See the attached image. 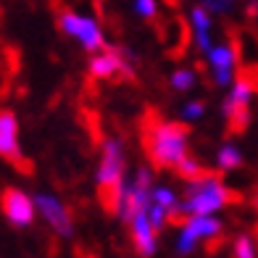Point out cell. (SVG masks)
Masks as SVG:
<instances>
[{"label":"cell","instance_id":"obj_25","mask_svg":"<svg viewBox=\"0 0 258 258\" xmlns=\"http://www.w3.org/2000/svg\"><path fill=\"white\" fill-rule=\"evenodd\" d=\"M255 206H258V198H255Z\"/></svg>","mask_w":258,"mask_h":258},{"label":"cell","instance_id":"obj_20","mask_svg":"<svg viewBox=\"0 0 258 258\" xmlns=\"http://www.w3.org/2000/svg\"><path fill=\"white\" fill-rule=\"evenodd\" d=\"M206 111H208L206 103L198 100V98H192V100H187L182 108H179V121L190 126V124H195V121H201L203 116H206Z\"/></svg>","mask_w":258,"mask_h":258},{"label":"cell","instance_id":"obj_19","mask_svg":"<svg viewBox=\"0 0 258 258\" xmlns=\"http://www.w3.org/2000/svg\"><path fill=\"white\" fill-rule=\"evenodd\" d=\"M174 171H177V174H179V177H182L184 182L201 179L203 174H208V171H206V166H203V163L198 161L195 156H187V158H182V161L177 163V169H174Z\"/></svg>","mask_w":258,"mask_h":258},{"label":"cell","instance_id":"obj_16","mask_svg":"<svg viewBox=\"0 0 258 258\" xmlns=\"http://www.w3.org/2000/svg\"><path fill=\"white\" fill-rule=\"evenodd\" d=\"M179 201H182V195H177V190H171L169 184H156L153 187V203L161 206V208H166V211H171L174 219H177Z\"/></svg>","mask_w":258,"mask_h":258},{"label":"cell","instance_id":"obj_7","mask_svg":"<svg viewBox=\"0 0 258 258\" xmlns=\"http://www.w3.org/2000/svg\"><path fill=\"white\" fill-rule=\"evenodd\" d=\"M153 177H150L148 166H140L132 177L126 179V190H124V203L119 211V219L124 224H129L137 214H148L150 203H153Z\"/></svg>","mask_w":258,"mask_h":258},{"label":"cell","instance_id":"obj_9","mask_svg":"<svg viewBox=\"0 0 258 258\" xmlns=\"http://www.w3.org/2000/svg\"><path fill=\"white\" fill-rule=\"evenodd\" d=\"M34 206H37V216L45 219V224L58 237H63V240L74 237V216L55 192H34Z\"/></svg>","mask_w":258,"mask_h":258},{"label":"cell","instance_id":"obj_22","mask_svg":"<svg viewBox=\"0 0 258 258\" xmlns=\"http://www.w3.org/2000/svg\"><path fill=\"white\" fill-rule=\"evenodd\" d=\"M132 14L143 21H153L158 16V0H132Z\"/></svg>","mask_w":258,"mask_h":258},{"label":"cell","instance_id":"obj_13","mask_svg":"<svg viewBox=\"0 0 258 258\" xmlns=\"http://www.w3.org/2000/svg\"><path fill=\"white\" fill-rule=\"evenodd\" d=\"M129 237H132V248L140 258H153L158 250V229L150 224L148 214H137L129 221Z\"/></svg>","mask_w":258,"mask_h":258},{"label":"cell","instance_id":"obj_18","mask_svg":"<svg viewBox=\"0 0 258 258\" xmlns=\"http://www.w3.org/2000/svg\"><path fill=\"white\" fill-rule=\"evenodd\" d=\"M232 258H258V245L253 240V234L242 232L232 242Z\"/></svg>","mask_w":258,"mask_h":258},{"label":"cell","instance_id":"obj_10","mask_svg":"<svg viewBox=\"0 0 258 258\" xmlns=\"http://www.w3.org/2000/svg\"><path fill=\"white\" fill-rule=\"evenodd\" d=\"M206 69L216 87H232L237 79V48L232 42H216L206 53Z\"/></svg>","mask_w":258,"mask_h":258},{"label":"cell","instance_id":"obj_2","mask_svg":"<svg viewBox=\"0 0 258 258\" xmlns=\"http://www.w3.org/2000/svg\"><path fill=\"white\" fill-rule=\"evenodd\" d=\"M237 192L219 177V174H203L201 179L184 182V192L177 208V219L190 216H219L227 206L237 203Z\"/></svg>","mask_w":258,"mask_h":258},{"label":"cell","instance_id":"obj_3","mask_svg":"<svg viewBox=\"0 0 258 258\" xmlns=\"http://www.w3.org/2000/svg\"><path fill=\"white\" fill-rule=\"evenodd\" d=\"M145 150L153 166L177 169V163L190 156V129L182 121L153 119L145 126Z\"/></svg>","mask_w":258,"mask_h":258},{"label":"cell","instance_id":"obj_11","mask_svg":"<svg viewBox=\"0 0 258 258\" xmlns=\"http://www.w3.org/2000/svg\"><path fill=\"white\" fill-rule=\"evenodd\" d=\"M19 116L8 108H0V158L14 163V166H24V150H21V137H19Z\"/></svg>","mask_w":258,"mask_h":258},{"label":"cell","instance_id":"obj_23","mask_svg":"<svg viewBox=\"0 0 258 258\" xmlns=\"http://www.w3.org/2000/svg\"><path fill=\"white\" fill-rule=\"evenodd\" d=\"M148 216H150V224H153L158 232L169 224V221L174 219L171 216V211H166V208H161V206H156V203H150V211H148Z\"/></svg>","mask_w":258,"mask_h":258},{"label":"cell","instance_id":"obj_15","mask_svg":"<svg viewBox=\"0 0 258 258\" xmlns=\"http://www.w3.org/2000/svg\"><path fill=\"white\" fill-rule=\"evenodd\" d=\"M214 163H216V169L221 171V174H227V171H237L240 166H242V150L234 145V143H224L219 150H216V158H214Z\"/></svg>","mask_w":258,"mask_h":258},{"label":"cell","instance_id":"obj_24","mask_svg":"<svg viewBox=\"0 0 258 258\" xmlns=\"http://www.w3.org/2000/svg\"><path fill=\"white\" fill-rule=\"evenodd\" d=\"M87 258H95V255H87Z\"/></svg>","mask_w":258,"mask_h":258},{"label":"cell","instance_id":"obj_17","mask_svg":"<svg viewBox=\"0 0 258 258\" xmlns=\"http://www.w3.org/2000/svg\"><path fill=\"white\" fill-rule=\"evenodd\" d=\"M169 85H171V90H177V92H190L198 85V72L190 69V66L174 69L171 77H169Z\"/></svg>","mask_w":258,"mask_h":258},{"label":"cell","instance_id":"obj_4","mask_svg":"<svg viewBox=\"0 0 258 258\" xmlns=\"http://www.w3.org/2000/svg\"><path fill=\"white\" fill-rule=\"evenodd\" d=\"M58 29H61L66 37L77 40L79 48L92 53V55L108 48V45H105V34H103L100 21L95 16H90V14H79V11L66 8V11L58 14Z\"/></svg>","mask_w":258,"mask_h":258},{"label":"cell","instance_id":"obj_21","mask_svg":"<svg viewBox=\"0 0 258 258\" xmlns=\"http://www.w3.org/2000/svg\"><path fill=\"white\" fill-rule=\"evenodd\" d=\"M198 6H203L211 16H229L237 0H198Z\"/></svg>","mask_w":258,"mask_h":258},{"label":"cell","instance_id":"obj_5","mask_svg":"<svg viewBox=\"0 0 258 258\" xmlns=\"http://www.w3.org/2000/svg\"><path fill=\"white\" fill-rule=\"evenodd\" d=\"M224 232V221L219 216H190L182 219L179 232L174 237V253L177 255H192L201 242H214Z\"/></svg>","mask_w":258,"mask_h":258},{"label":"cell","instance_id":"obj_8","mask_svg":"<svg viewBox=\"0 0 258 258\" xmlns=\"http://www.w3.org/2000/svg\"><path fill=\"white\" fill-rule=\"evenodd\" d=\"M0 214L6 221L16 229L32 227V221L37 219V206H34V195H29L21 187H6L0 192Z\"/></svg>","mask_w":258,"mask_h":258},{"label":"cell","instance_id":"obj_14","mask_svg":"<svg viewBox=\"0 0 258 258\" xmlns=\"http://www.w3.org/2000/svg\"><path fill=\"white\" fill-rule=\"evenodd\" d=\"M187 21H190V32H192V42H195V50L198 53H208L214 48V16L208 14L203 6H192L187 11Z\"/></svg>","mask_w":258,"mask_h":258},{"label":"cell","instance_id":"obj_12","mask_svg":"<svg viewBox=\"0 0 258 258\" xmlns=\"http://www.w3.org/2000/svg\"><path fill=\"white\" fill-rule=\"evenodd\" d=\"M119 74H132V66L126 61V53L119 48H105L90 58V77L92 79H113Z\"/></svg>","mask_w":258,"mask_h":258},{"label":"cell","instance_id":"obj_1","mask_svg":"<svg viewBox=\"0 0 258 258\" xmlns=\"http://www.w3.org/2000/svg\"><path fill=\"white\" fill-rule=\"evenodd\" d=\"M95 190L105 214L119 216L126 190V150L119 137H105L95 166Z\"/></svg>","mask_w":258,"mask_h":258},{"label":"cell","instance_id":"obj_6","mask_svg":"<svg viewBox=\"0 0 258 258\" xmlns=\"http://www.w3.org/2000/svg\"><path fill=\"white\" fill-rule=\"evenodd\" d=\"M255 85L248 77H237L234 85L229 87L224 103H221V116L227 119L232 132H245V126L250 124V103H253Z\"/></svg>","mask_w":258,"mask_h":258}]
</instances>
